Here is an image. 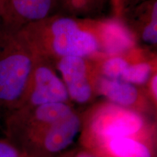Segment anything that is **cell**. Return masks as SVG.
I'll use <instances>...</instances> for the list:
<instances>
[{
  "instance_id": "6da1fadb",
  "label": "cell",
  "mask_w": 157,
  "mask_h": 157,
  "mask_svg": "<svg viewBox=\"0 0 157 157\" xmlns=\"http://www.w3.org/2000/svg\"><path fill=\"white\" fill-rule=\"evenodd\" d=\"M36 56L56 63L64 57L105 52V22L55 14L20 29Z\"/></svg>"
},
{
  "instance_id": "7a4b0ae2",
  "label": "cell",
  "mask_w": 157,
  "mask_h": 157,
  "mask_svg": "<svg viewBox=\"0 0 157 157\" xmlns=\"http://www.w3.org/2000/svg\"><path fill=\"white\" fill-rule=\"evenodd\" d=\"M36 56L19 30L0 25V109L7 114L22 105Z\"/></svg>"
},
{
  "instance_id": "3957f363",
  "label": "cell",
  "mask_w": 157,
  "mask_h": 157,
  "mask_svg": "<svg viewBox=\"0 0 157 157\" xmlns=\"http://www.w3.org/2000/svg\"><path fill=\"white\" fill-rule=\"evenodd\" d=\"M81 117L78 143L138 135L156 128L147 116L107 101L95 103Z\"/></svg>"
},
{
  "instance_id": "277c9868",
  "label": "cell",
  "mask_w": 157,
  "mask_h": 157,
  "mask_svg": "<svg viewBox=\"0 0 157 157\" xmlns=\"http://www.w3.org/2000/svg\"><path fill=\"white\" fill-rule=\"evenodd\" d=\"M82 117L75 110L50 124L17 147L25 157H50L69 148L80 132Z\"/></svg>"
},
{
  "instance_id": "5b68a950",
  "label": "cell",
  "mask_w": 157,
  "mask_h": 157,
  "mask_svg": "<svg viewBox=\"0 0 157 157\" xmlns=\"http://www.w3.org/2000/svg\"><path fill=\"white\" fill-rule=\"evenodd\" d=\"M49 103L71 105V101L52 63L48 59L36 56L26 97L17 109H29Z\"/></svg>"
},
{
  "instance_id": "8992f818",
  "label": "cell",
  "mask_w": 157,
  "mask_h": 157,
  "mask_svg": "<svg viewBox=\"0 0 157 157\" xmlns=\"http://www.w3.org/2000/svg\"><path fill=\"white\" fill-rule=\"evenodd\" d=\"M87 58L64 57L55 63L71 102L91 103L95 95V83L100 74L99 65L95 67Z\"/></svg>"
},
{
  "instance_id": "52a82bcc",
  "label": "cell",
  "mask_w": 157,
  "mask_h": 157,
  "mask_svg": "<svg viewBox=\"0 0 157 157\" xmlns=\"http://www.w3.org/2000/svg\"><path fill=\"white\" fill-rule=\"evenodd\" d=\"M156 128L141 134L78 143L96 157H157Z\"/></svg>"
},
{
  "instance_id": "ba28073f",
  "label": "cell",
  "mask_w": 157,
  "mask_h": 157,
  "mask_svg": "<svg viewBox=\"0 0 157 157\" xmlns=\"http://www.w3.org/2000/svg\"><path fill=\"white\" fill-rule=\"evenodd\" d=\"M95 95L103 96L110 103L145 116L154 113L156 109L149 100L146 92L135 84L110 79L101 75L95 83Z\"/></svg>"
},
{
  "instance_id": "9c48e42d",
  "label": "cell",
  "mask_w": 157,
  "mask_h": 157,
  "mask_svg": "<svg viewBox=\"0 0 157 157\" xmlns=\"http://www.w3.org/2000/svg\"><path fill=\"white\" fill-rule=\"evenodd\" d=\"M59 0H2L1 24L20 30L56 14Z\"/></svg>"
},
{
  "instance_id": "30bf717a",
  "label": "cell",
  "mask_w": 157,
  "mask_h": 157,
  "mask_svg": "<svg viewBox=\"0 0 157 157\" xmlns=\"http://www.w3.org/2000/svg\"><path fill=\"white\" fill-rule=\"evenodd\" d=\"M121 17L132 38L146 46H156L157 0L143 2L125 12Z\"/></svg>"
},
{
  "instance_id": "8fae6325",
  "label": "cell",
  "mask_w": 157,
  "mask_h": 157,
  "mask_svg": "<svg viewBox=\"0 0 157 157\" xmlns=\"http://www.w3.org/2000/svg\"><path fill=\"white\" fill-rule=\"evenodd\" d=\"M64 15L79 19L96 20L102 15L105 0H59Z\"/></svg>"
},
{
  "instance_id": "7c38bea8",
  "label": "cell",
  "mask_w": 157,
  "mask_h": 157,
  "mask_svg": "<svg viewBox=\"0 0 157 157\" xmlns=\"http://www.w3.org/2000/svg\"><path fill=\"white\" fill-rule=\"evenodd\" d=\"M154 74V68L150 63L142 61L130 63L120 80L135 85H143L148 83Z\"/></svg>"
},
{
  "instance_id": "4fadbf2b",
  "label": "cell",
  "mask_w": 157,
  "mask_h": 157,
  "mask_svg": "<svg viewBox=\"0 0 157 157\" xmlns=\"http://www.w3.org/2000/svg\"><path fill=\"white\" fill-rule=\"evenodd\" d=\"M129 64L126 59L122 57H110L99 64L100 74L110 79L120 80Z\"/></svg>"
},
{
  "instance_id": "5bb4252c",
  "label": "cell",
  "mask_w": 157,
  "mask_h": 157,
  "mask_svg": "<svg viewBox=\"0 0 157 157\" xmlns=\"http://www.w3.org/2000/svg\"><path fill=\"white\" fill-rule=\"evenodd\" d=\"M0 157H25V156L8 139L0 138Z\"/></svg>"
},
{
  "instance_id": "9a60e30c",
  "label": "cell",
  "mask_w": 157,
  "mask_h": 157,
  "mask_svg": "<svg viewBox=\"0 0 157 157\" xmlns=\"http://www.w3.org/2000/svg\"><path fill=\"white\" fill-rule=\"evenodd\" d=\"M50 157H96L91 152L81 146L69 147V148Z\"/></svg>"
},
{
  "instance_id": "2e32d148",
  "label": "cell",
  "mask_w": 157,
  "mask_h": 157,
  "mask_svg": "<svg viewBox=\"0 0 157 157\" xmlns=\"http://www.w3.org/2000/svg\"><path fill=\"white\" fill-rule=\"evenodd\" d=\"M145 1H147V0H123L120 9H119V14H123L129 9L132 8L133 7Z\"/></svg>"
},
{
  "instance_id": "e0dca14e",
  "label": "cell",
  "mask_w": 157,
  "mask_h": 157,
  "mask_svg": "<svg viewBox=\"0 0 157 157\" xmlns=\"http://www.w3.org/2000/svg\"><path fill=\"white\" fill-rule=\"evenodd\" d=\"M122 2L123 0H113V7H114V10L116 12V13H117V15L118 14V13H119Z\"/></svg>"
},
{
  "instance_id": "ac0fdd59",
  "label": "cell",
  "mask_w": 157,
  "mask_h": 157,
  "mask_svg": "<svg viewBox=\"0 0 157 157\" xmlns=\"http://www.w3.org/2000/svg\"><path fill=\"white\" fill-rule=\"evenodd\" d=\"M2 23V13H1V5H0V25Z\"/></svg>"
},
{
  "instance_id": "d6986e66",
  "label": "cell",
  "mask_w": 157,
  "mask_h": 157,
  "mask_svg": "<svg viewBox=\"0 0 157 157\" xmlns=\"http://www.w3.org/2000/svg\"><path fill=\"white\" fill-rule=\"evenodd\" d=\"M1 1H2V0H0V5H1Z\"/></svg>"
}]
</instances>
